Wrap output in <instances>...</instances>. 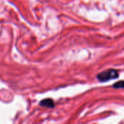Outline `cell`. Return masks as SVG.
Returning a JSON list of instances; mask_svg holds the SVG:
<instances>
[{
	"mask_svg": "<svg viewBox=\"0 0 124 124\" xmlns=\"http://www.w3.org/2000/svg\"><path fill=\"white\" fill-rule=\"evenodd\" d=\"M118 77V71L115 70H113V69L105 70V71H103V72H102L97 75L98 79L102 82H105V81H110L112 79H115Z\"/></svg>",
	"mask_w": 124,
	"mask_h": 124,
	"instance_id": "6da1fadb",
	"label": "cell"
},
{
	"mask_svg": "<svg viewBox=\"0 0 124 124\" xmlns=\"http://www.w3.org/2000/svg\"><path fill=\"white\" fill-rule=\"evenodd\" d=\"M39 105L42 106V107L53 108L55 106V103H54V102H53V100L52 99H45V100H42L39 102Z\"/></svg>",
	"mask_w": 124,
	"mask_h": 124,
	"instance_id": "7a4b0ae2",
	"label": "cell"
},
{
	"mask_svg": "<svg viewBox=\"0 0 124 124\" xmlns=\"http://www.w3.org/2000/svg\"><path fill=\"white\" fill-rule=\"evenodd\" d=\"M113 87L115 89H121V88L124 89V81H120L115 83L113 85Z\"/></svg>",
	"mask_w": 124,
	"mask_h": 124,
	"instance_id": "3957f363",
	"label": "cell"
}]
</instances>
